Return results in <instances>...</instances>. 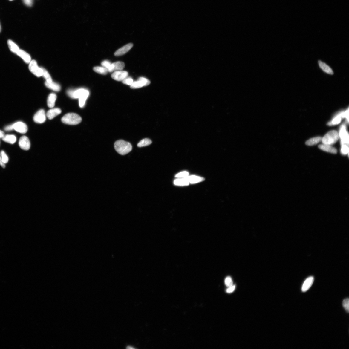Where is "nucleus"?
Instances as JSON below:
<instances>
[{"instance_id":"1","label":"nucleus","mask_w":349,"mask_h":349,"mask_svg":"<svg viewBox=\"0 0 349 349\" xmlns=\"http://www.w3.org/2000/svg\"><path fill=\"white\" fill-rule=\"evenodd\" d=\"M114 146L117 152L122 155L128 154L131 151L132 149V145L130 143L122 140L116 142Z\"/></svg>"},{"instance_id":"2","label":"nucleus","mask_w":349,"mask_h":349,"mask_svg":"<svg viewBox=\"0 0 349 349\" xmlns=\"http://www.w3.org/2000/svg\"><path fill=\"white\" fill-rule=\"evenodd\" d=\"M82 119L78 114L69 113L65 115L62 119L63 123L70 125H76L81 122Z\"/></svg>"},{"instance_id":"3","label":"nucleus","mask_w":349,"mask_h":349,"mask_svg":"<svg viewBox=\"0 0 349 349\" xmlns=\"http://www.w3.org/2000/svg\"><path fill=\"white\" fill-rule=\"evenodd\" d=\"M339 133L336 130H332L329 132L322 138L323 144L331 145L338 141L339 138Z\"/></svg>"},{"instance_id":"4","label":"nucleus","mask_w":349,"mask_h":349,"mask_svg":"<svg viewBox=\"0 0 349 349\" xmlns=\"http://www.w3.org/2000/svg\"><path fill=\"white\" fill-rule=\"evenodd\" d=\"M88 93L89 92L88 90L84 88L75 90L70 89L67 91V94L68 96L73 99H79Z\"/></svg>"},{"instance_id":"5","label":"nucleus","mask_w":349,"mask_h":349,"mask_svg":"<svg viewBox=\"0 0 349 349\" xmlns=\"http://www.w3.org/2000/svg\"><path fill=\"white\" fill-rule=\"evenodd\" d=\"M29 69L30 72L38 77L42 76L43 70L42 68L38 66L36 61L33 60L29 63Z\"/></svg>"},{"instance_id":"6","label":"nucleus","mask_w":349,"mask_h":349,"mask_svg":"<svg viewBox=\"0 0 349 349\" xmlns=\"http://www.w3.org/2000/svg\"><path fill=\"white\" fill-rule=\"evenodd\" d=\"M150 84V82L148 79L144 77H141L139 78L137 81H134L130 87L131 89H137L148 86Z\"/></svg>"},{"instance_id":"7","label":"nucleus","mask_w":349,"mask_h":349,"mask_svg":"<svg viewBox=\"0 0 349 349\" xmlns=\"http://www.w3.org/2000/svg\"><path fill=\"white\" fill-rule=\"evenodd\" d=\"M339 137L341 138L342 145L349 144V135L346 130V126L343 125L340 129L339 133Z\"/></svg>"},{"instance_id":"8","label":"nucleus","mask_w":349,"mask_h":349,"mask_svg":"<svg viewBox=\"0 0 349 349\" xmlns=\"http://www.w3.org/2000/svg\"><path fill=\"white\" fill-rule=\"evenodd\" d=\"M128 73L125 71H115L111 75V77L115 80L122 81L127 77Z\"/></svg>"},{"instance_id":"9","label":"nucleus","mask_w":349,"mask_h":349,"mask_svg":"<svg viewBox=\"0 0 349 349\" xmlns=\"http://www.w3.org/2000/svg\"><path fill=\"white\" fill-rule=\"evenodd\" d=\"M46 120V116L45 111L41 109L35 114L33 117V120L35 123L38 124H42Z\"/></svg>"},{"instance_id":"10","label":"nucleus","mask_w":349,"mask_h":349,"mask_svg":"<svg viewBox=\"0 0 349 349\" xmlns=\"http://www.w3.org/2000/svg\"><path fill=\"white\" fill-rule=\"evenodd\" d=\"M19 144L20 147L25 150H29L30 146V143L29 138L25 136H23L19 139Z\"/></svg>"},{"instance_id":"11","label":"nucleus","mask_w":349,"mask_h":349,"mask_svg":"<svg viewBox=\"0 0 349 349\" xmlns=\"http://www.w3.org/2000/svg\"><path fill=\"white\" fill-rule=\"evenodd\" d=\"M13 129L18 132L26 133L28 130L27 125L22 122H19L13 124Z\"/></svg>"},{"instance_id":"12","label":"nucleus","mask_w":349,"mask_h":349,"mask_svg":"<svg viewBox=\"0 0 349 349\" xmlns=\"http://www.w3.org/2000/svg\"><path fill=\"white\" fill-rule=\"evenodd\" d=\"M133 46V44L130 43L121 48L118 50L114 53V55L116 56H120L123 55L128 52V51L132 48Z\"/></svg>"},{"instance_id":"13","label":"nucleus","mask_w":349,"mask_h":349,"mask_svg":"<svg viewBox=\"0 0 349 349\" xmlns=\"http://www.w3.org/2000/svg\"><path fill=\"white\" fill-rule=\"evenodd\" d=\"M125 64L124 62L118 61L112 63L108 70L109 72L112 73L115 71L122 70L124 69Z\"/></svg>"},{"instance_id":"14","label":"nucleus","mask_w":349,"mask_h":349,"mask_svg":"<svg viewBox=\"0 0 349 349\" xmlns=\"http://www.w3.org/2000/svg\"><path fill=\"white\" fill-rule=\"evenodd\" d=\"M314 281V278L312 276L309 277L304 283L302 287V291L305 292L309 290L311 287Z\"/></svg>"},{"instance_id":"15","label":"nucleus","mask_w":349,"mask_h":349,"mask_svg":"<svg viewBox=\"0 0 349 349\" xmlns=\"http://www.w3.org/2000/svg\"><path fill=\"white\" fill-rule=\"evenodd\" d=\"M62 112V111L59 108H54L50 109L48 111L46 116L49 120H52Z\"/></svg>"},{"instance_id":"16","label":"nucleus","mask_w":349,"mask_h":349,"mask_svg":"<svg viewBox=\"0 0 349 349\" xmlns=\"http://www.w3.org/2000/svg\"><path fill=\"white\" fill-rule=\"evenodd\" d=\"M16 54L27 63H29L31 61L30 55L24 50L19 49Z\"/></svg>"},{"instance_id":"17","label":"nucleus","mask_w":349,"mask_h":349,"mask_svg":"<svg viewBox=\"0 0 349 349\" xmlns=\"http://www.w3.org/2000/svg\"><path fill=\"white\" fill-rule=\"evenodd\" d=\"M319 148L321 150L327 152L332 154H336L337 153L336 149L331 145L326 144H321L319 146Z\"/></svg>"},{"instance_id":"18","label":"nucleus","mask_w":349,"mask_h":349,"mask_svg":"<svg viewBox=\"0 0 349 349\" xmlns=\"http://www.w3.org/2000/svg\"><path fill=\"white\" fill-rule=\"evenodd\" d=\"M318 63L320 68L325 73L331 75L334 74L332 69L326 63L321 61H319Z\"/></svg>"},{"instance_id":"19","label":"nucleus","mask_w":349,"mask_h":349,"mask_svg":"<svg viewBox=\"0 0 349 349\" xmlns=\"http://www.w3.org/2000/svg\"><path fill=\"white\" fill-rule=\"evenodd\" d=\"M189 183L195 184L203 181L205 180L204 178L196 176H188L185 177Z\"/></svg>"},{"instance_id":"20","label":"nucleus","mask_w":349,"mask_h":349,"mask_svg":"<svg viewBox=\"0 0 349 349\" xmlns=\"http://www.w3.org/2000/svg\"><path fill=\"white\" fill-rule=\"evenodd\" d=\"M57 96L55 94L52 93L50 94L47 100V105L49 108H53Z\"/></svg>"},{"instance_id":"21","label":"nucleus","mask_w":349,"mask_h":349,"mask_svg":"<svg viewBox=\"0 0 349 349\" xmlns=\"http://www.w3.org/2000/svg\"><path fill=\"white\" fill-rule=\"evenodd\" d=\"M45 84V86L48 88L56 91V92H59L60 91L61 89L60 85L53 81L50 82H46Z\"/></svg>"},{"instance_id":"22","label":"nucleus","mask_w":349,"mask_h":349,"mask_svg":"<svg viewBox=\"0 0 349 349\" xmlns=\"http://www.w3.org/2000/svg\"><path fill=\"white\" fill-rule=\"evenodd\" d=\"M7 44L11 51L14 53L16 54L20 49L18 46L11 40L8 41Z\"/></svg>"},{"instance_id":"23","label":"nucleus","mask_w":349,"mask_h":349,"mask_svg":"<svg viewBox=\"0 0 349 349\" xmlns=\"http://www.w3.org/2000/svg\"><path fill=\"white\" fill-rule=\"evenodd\" d=\"M322 138L321 137H318L311 138L305 142V144L309 146L317 144L322 141Z\"/></svg>"},{"instance_id":"24","label":"nucleus","mask_w":349,"mask_h":349,"mask_svg":"<svg viewBox=\"0 0 349 349\" xmlns=\"http://www.w3.org/2000/svg\"><path fill=\"white\" fill-rule=\"evenodd\" d=\"M4 141L11 144H13L16 141V137L13 135H7L3 138Z\"/></svg>"},{"instance_id":"25","label":"nucleus","mask_w":349,"mask_h":349,"mask_svg":"<svg viewBox=\"0 0 349 349\" xmlns=\"http://www.w3.org/2000/svg\"><path fill=\"white\" fill-rule=\"evenodd\" d=\"M174 184L177 186H185L189 185V183L185 178H178L174 180Z\"/></svg>"},{"instance_id":"26","label":"nucleus","mask_w":349,"mask_h":349,"mask_svg":"<svg viewBox=\"0 0 349 349\" xmlns=\"http://www.w3.org/2000/svg\"><path fill=\"white\" fill-rule=\"evenodd\" d=\"M94 72L102 75H106L109 72L108 70L103 67H95L93 68Z\"/></svg>"},{"instance_id":"27","label":"nucleus","mask_w":349,"mask_h":349,"mask_svg":"<svg viewBox=\"0 0 349 349\" xmlns=\"http://www.w3.org/2000/svg\"><path fill=\"white\" fill-rule=\"evenodd\" d=\"M152 143V141L149 139L145 138L144 139L140 141L139 143L137 144V146L138 147H143L147 146L151 144Z\"/></svg>"},{"instance_id":"28","label":"nucleus","mask_w":349,"mask_h":349,"mask_svg":"<svg viewBox=\"0 0 349 349\" xmlns=\"http://www.w3.org/2000/svg\"><path fill=\"white\" fill-rule=\"evenodd\" d=\"M89 95V93H87L79 99V105L81 108H83L84 106L86 101Z\"/></svg>"},{"instance_id":"29","label":"nucleus","mask_w":349,"mask_h":349,"mask_svg":"<svg viewBox=\"0 0 349 349\" xmlns=\"http://www.w3.org/2000/svg\"><path fill=\"white\" fill-rule=\"evenodd\" d=\"M342 116L340 114L336 117L331 122L328 123V125L330 126L338 124L342 120Z\"/></svg>"},{"instance_id":"30","label":"nucleus","mask_w":349,"mask_h":349,"mask_svg":"<svg viewBox=\"0 0 349 349\" xmlns=\"http://www.w3.org/2000/svg\"><path fill=\"white\" fill-rule=\"evenodd\" d=\"M43 70V73L42 76L45 78L46 80V82H52V79L51 78L50 74L45 69L42 68Z\"/></svg>"},{"instance_id":"31","label":"nucleus","mask_w":349,"mask_h":349,"mask_svg":"<svg viewBox=\"0 0 349 349\" xmlns=\"http://www.w3.org/2000/svg\"><path fill=\"white\" fill-rule=\"evenodd\" d=\"M341 152L343 155H346L349 153V147L348 145L344 144L342 145Z\"/></svg>"},{"instance_id":"32","label":"nucleus","mask_w":349,"mask_h":349,"mask_svg":"<svg viewBox=\"0 0 349 349\" xmlns=\"http://www.w3.org/2000/svg\"><path fill=\"white\" fill-rule=\"evenodd\" d=\"M133 82V79L131 78L128 76L122 81L123 84L130 86L132 84Z\"/></svg>"},{"instance_id":"33","label":"nucleus","mask_w":349,"mask_h":349,"mask_svg":"<svg viewBox=\"0 0 349 349\" xmlns=\"http://www.w3.org/2000/svg\"><path fill=\"white\" fill-rule=\"evenodd\" d=\"M342 305L344 308L348 313L349 311V300L348 298L344 300L343 301Z\"/></svg>"},{"instance_id":"34","label":"nucleus","mask_w":349,"mask_h":349,"mask_svg":"<svg viewBox=\"0 0 349 349\" xmlns=\"http://www.w3.org/2000/svg\"><path fill=\"white\" fill-rule=\"evenodd\" d=\"M1 155L3 163L5 164L7 163L9 161V158L6 153L3 151H2L1 152Z\"/></svg>"},{"instance_id":"35","label":"nucleus","mask_w":349,"mask_h":349,"mask_svg":"<svg viewBox=\"0 0 349 349\" xmlns=\"http://www.w3.org/2000/svg\"><path fill=\"white\" fill-rule=\"evenodd\" d=\"M225 284L228 287H231L233 285V281L230 277L228 276L226 278L225 280Z\"/></svg>"},{"instance_id":"36","label":"nucleus","mask_w":349,"mask_h":349,"mask_svg":"<svg viewBox=\"0 0 349 349\" xmlns=\"http://www.w3.org/2000/svg\"><path fill=\"white\" fill-rule=\"evenodd\" d=\"M189 172H183L178 173L175 176V177L178 178H184L189 176Z\"/></svg>"},{"instance_id":"37","label":"nucleus","mask_w":349,"mask_h":349,"mask_svg":"<svg viewBox=\"0 0 349 349\" xmlns=\"http://www.w3.org/2000/svg\"><path fill=\"white\" fill-rule=\"evenodd\" d=\"M112 63L108 61L105 60L103 61L101 63L102 66L105 67V68L108 69V70L110 68L111 65Z\"/></svg>"},{"instance_id":"38","label":"nucleus","mask_w":349,"mask_h":349,"mask_svg":"<svg viewBox=\"0 0 349 349\" xmlns=\"http://www.w3.org/2000/svg\"><path fill=\"white\" fill-rule=\"evenodd\" d=\"M341 116L343 118H346L348 120V122L349 121V109L346 111L345 112L342 113L340 114Z\"/></svg>"},{"instance_id":"39","label":"nucleus","mask_w":349,"mask_h":349,"mask_svg":"<svg viewBox=\"0 0 349 349\" xmlns=\"http://www.w3.org/2000/svg\"><path fill=\"white\" fill-rule=\"evenodd\" d=\"M235 285H232V286L229 287V288L227 289L226 290V291L227 293H230L233 292L234 291H235Z\"/></svg>"},{"instance_id":"40","label":"nucleus","mask_w":349,"mask_h":349,"mask_svg":"<svg viewBox=\"0 0 349 349\" xmlns=\"http://www.w3.org/2000/svg\"><path fill=\"white\" fill-rule=\"evenodd\" d=\"M13 129V124L7 126L4 128L5 130L6 131H10L12 130Z\"/></svg>"},{"instance_id":"41","label":"nucleus","mask_w":349,"mask_h":349,"mask_svg":"<svg viewBox=\"0 0 349 349\" xmlns=\"http://www.w3.org/2000/svg\"><path fill=\"white\" fill-rule=\"evenodd\" d=\"M24 2L27 5L31 6L32 5V0H24Z\"/></svg>"},{"instance_id":"42","label":"nucleus","mask_w":349,"mask_h":349,"mask_svg":"<svg viewBox=\"0 0 349 349\" xmlns=\"http://www.w3.org/2000/svg\"><path fill=\"white\" fill-rule=\"evenodd\" d=\"M0 165H1L3 168H5L6 166L5 164H4L2 161L1 155V153H0Z\"/></svg>"},{"instance_id":"43","label":"nucleus","mask_w":349,"mask_h":349,"mask_svg":"<svg viewBox=\"0 0 349 349\" xmlns=\"http://www.w3.org/2000/svg\"><path fill=\"white\" fill-rule=\"evenodd\" d=\"M5 136V134L2 131L0 130V138H2Z\"/></svg>"},{"instance_id":"44","label":"nucleus","mask_w":349,"mask_h":349,"mask_svg":"<svg viewBox=\"0 0 349 349\" xmlns=\"http://www.w3.org/2000/svg\"><path fill=\"white\" fill-rule=\"evenodd\" d=\"M1 24H0V33H1Z\"/></svg>"},{"instance_id":"45","label":"nucleus","mask_w":349,"mask_h":349,"mask_svg":"<svg viewBox=\"0 0 349 349\" xmlns=\"http://www.w3.org/2000/svg\"><path fill=\"white\" fill-rule=\"evenodd\" d=\"M9 1H13V0H9Z\"/></svg>"}]
</instances>
